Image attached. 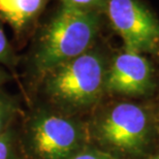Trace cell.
<instances>
[{
    "label": "cell",
    "mask_w": 159,
    "mask_h": 159,
    "mask_svg": "<svg viewBox=\"0 0 159 159\" xmlns=\"http://www.w3.org/2000/svg\"><path fill=\"white\" fill-rule=\"evenodd\" d=\"M154 86L153 67L142 54L124 51L107 66L104 82L107 93L141 97L150 94Z\"/></svg>",
    "instance_id": "8992f818"
},
{
    "label": "cell",
    "mask_w": 159,
    "mask_h": 159,
    "mask_svg": "<svg viewBox=\"0 0 159 159\" xmlns=\"http://www.w3.org/2000/svg\"><path fill=\"white\" fill-rule=\"evenodd\" d=\"M0 159H19L15 133L11 128L0 136Z\"/></svg>",
    "instance_id": "30bf717a"
},
{
    "label": "cell",
    "mask_w": 159,
    "mask_h": 159,
    "mask_svg": "<svg viewBox=\"0 0 159 159\" xmlns=\"http://www.w3.org/2000/svg\"><path fill=\"white\" fill-rule=\"evenodd\" d=\"M148 159H159V155H155V156H152V157H149Z\"/></svg>",
    "instance_id": "5bb4252c"
},
{
    "label": "cell",
    "mask_w": 159,
    "mask_h": 159,
    "mask_svg": "<svg viewBox=\"0 0 159 159\" xmlns=\"http://www.w3.org/2000/svg\"><path fill=\"white\" fill-rule=\"evenodd\" d=\"M29 144L39 159H69L85 142L83 126L68 117L39 112L29 124Z\"/></svg>",
    "instance_id": "277c9868"
},
{
    "label": "cell",
    "mask_w": 159,
    "mask_h": 159,
    "mask_svg": "<svg viewBox=\"0 0 159 159\" xmlns=\"http://www.w3.org/2000/svg\"><path fill=\"white\" fill-rule=\"evenodd\" d=\"M50 0H0V20L18 36L26 35L36 26Z\"/></svg>",
    "instance_id": "52a82bcc"
},
{
    "label": "cell",
    "mask_w": 159,
    "mask_h": 159,
    "mask_svg": "<svg viewBox=\"0 0 159 159\" xmlns=\"http://www.w3.org/2000/svg\"><path fill=\"white\" fill-rule=\"evenodd\" d=\"M17 112L16 100L11 96L0 92V136L9 128Z\"/></svg>",
    "instance_id": "ba28073f"
},
{
    "label": "cell",
    "mask_w": 159,
    "mask_h": 159,
    "mask_svg": "<svg viewBox=\"0 0 159 159\" xmlns=\"http://www.w3.org/2000/svg\"><path fill=\"white\" fill-rule=\"evenodd\" d=\"M17 63L18 56L6 37L2 24L0 22V64L8 66V67H15Z\"/></svg>",
    "instance_id": "9c48e42d"
},
{
    "label": "cell",
    "mask_w": 159,
    "mask_h": 159,
    "mask_svg": "<svg viewBox=\"0 0 159 159\" xmlns=\"http://www.w3.org/2000/svg\"><path fill=\"white\" fill-rule=\"evenodd\" d=\"M101 12L60 4L39 30L31 67L41 80L57 66L92 49L101 27Z\"/></svg>",
    "instance_id": "6da1fadb"
},
{
    "label": "cell",
    "mask_w": 159,
    "mask_h": 159,
    "mask_svg": "<svg viewBox=\"0 0 159 159\" xmlns=\"http://www.w3.org/2000/svg\"><path fill=\"white\" fill-rule=\"evenodd\" d=\"M69 159H119L109 152H103L94 148L84 147Z\"/></svg>",
    "instance_id": "7c38bea8"
},
{
    "label": "cell",
    "mask_w": 159,
    "mask_h": 159,
    "mask_svg": "<svg viewBox=\"0 0 159 159\" xmlns=\"http://www.w3.org/2000/svg\"><path fill=\"white\" fill-rule=\"evenodd\" d=\"M97 141L106 148L128 156H141L153 134V122L143 106L121 102L113 106L94 126Z\"/></svg>",
    "instance_id": "3957f363"
},
{
    "label": "cell",
    "mask_w": 159,
    "mask_h": 159,
    "mask_svg": "<svg viewBox=\"0 0 159 159\" xmlns=\"http://www.w3.org/2000/svg\"><path fill=\"white\" fill-rule=\"evenodd\" d=\"M9 80V75L6 72L4 69L0 68V86L4 84L5 82H7Z\"/></svg>",
    "instance_id": "4fadbf2b"
},
{
    "label": "cell",
    "mask_w": 159,
    "mask_h": 159,
    "mask_svg": "<svg viewBox=\"0 0 159 159\" xmlns=\"http://www.w3.org/2000/svg\"><path fill=\"white\" fill-rule=\"evenodd\" d=\"M60 4L70 7L102 12L107 0H58Z\"/></svg>",
    "instance_id": "8fae6325"
},
{
    "label": "cell",
    "mask_w": 159,
    "mask_h": 159,
    "mask_svg": "<svg viewBox=\"0 0 159 159\" xmlns=\"http://www.w3.org/2000/svg\"><path fill=\"white\" fill-rule=\"evenodd\" d=\"M107 66L103 54L90 49L44 75L43 91L52 102L64 109H88L106 93Z\"/></svg>",
    "instance_id": "7a4b0ae2"
},
{
    "label": "cell",
    "mask_w": 159,
    "mask_h": 159,
    "mask_svg": "<svg viewBox=\"0 0 159 159\" xmlns=\"http://www.w3.org/2000/svg\"><path fill=\"white\" fill-rule=\"evenodd\" d=\"M106 12L127 52L149 53L159 44V21L138 0H107Z\"/></svg>",
    "instance_id": "5b68a950"
}]
</instances>
